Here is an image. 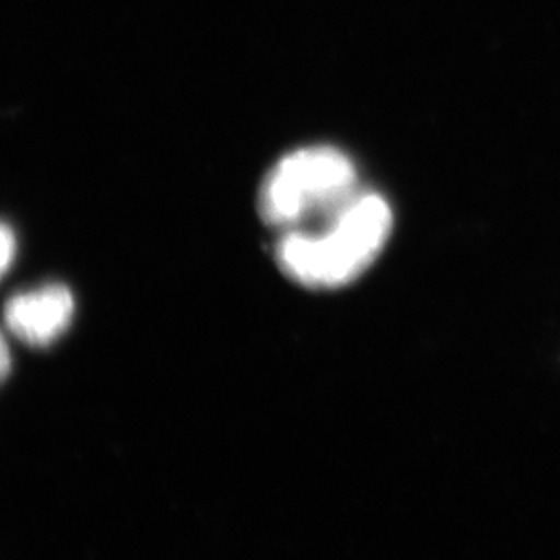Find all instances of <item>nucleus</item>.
I'll return each instance as SVG.
<instances>
[{"mask_svg":"<svg viewBox=\"0 0 560 560\" xmlns=\"http://www.w3.org/2000/svg\"><path fill=\"white\" fill-rule=\"evenodd\" d=\"M392 228L394 213L386 199L357 191L323 219L282 233L277 265L296 284L334 290L359 279L377 260Z\"/></svg>","mask_w":560,"mask_h":560,"instance_id":"nucleus-1","label":"nucleus"},{"mask_svg":"<svg viewBox=\"0 0 560 560\" xmlns=\"http://www.w3.org/2000/svg\"><path fill=\"white\" fill-rule=\"evenodd\" d=\"M357 191L355 164L334 145H313L282 156L259 189L265 224L299 230L337 210Z\"/></svg>","mask_w":560,"mask_h":560,"instance_id":"nucleus-2","label":"nucleus"},{"mask_svg":"<svg viewBox=\"0 0 560 560\" xmlns=\"http://www.w3.org/2000/svg\"><path fill=\"white\" fill-rule=\"evenodd\" d=\"M75 296L60 282L19 291L4 304V323L16 339L32 348H48L70 329Z\"/></svg>","mask_w":560,"mask_h":560,"instance_id":"nucleus-3","label":"nucleus"},{"mask_svg":"<svg viewBox=\"0 0 560 560\" xmlns=\"http://www.w3.org/2000/svg\"><path fill=\"white\" fill-rule=\"evenodd\" d=\"M16 259V235L8 222L0 221V279Z\"/></svg>","mask_w":560,"mask_h":560,"instance_id":"nucleus-4","label":"nucleus"},{"mask_svg":"<svg viewBox=\"0 0 560 560\" xmlns=\"http://www.w3.org/2000/svg\"><path fill=\"white\" fill-rule=\"evenodd\" d=\"M11 368H13V359H11L10 345L4 334L0 331V384L10 377Z\"/></svg>","mask_w":560,"mask_h":560,"instance_id":"nucleus-5","label":"nucleus"}]
</instances>
